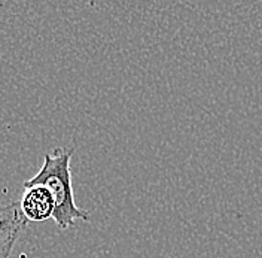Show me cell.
<instances>
[{"mask_svg": "<svg viewBox=\"0 0 262 258\" xmlns=\"http://www.w3.org/2000/svg\"><path fill=\"white\" fill-rule=\"evenodd\" d=\"M19 206L24 216L32 223H43L54 216L55 202L47 187L34 185L24 188Z\"/></svg>", "mask_w": 262, "mask_h": 258, "instance_id": "obj_3", "label": "cell"}, {"mask_svg": "<svg viewBox=\"0 0 262 258\" xmlns=\"http://www.w3.org/2000/svg\"><path fill=\"white\" fill-rule=\"evenodd\" d=\"M29 220L24 216L19 203L0 208V258H9L16 241L27 228Z\"/></svg>", "mask_w": 262, "mask_h": 258, "instance_id": "obj_2", "label": "cell"}, {"mask_svg": "<svg viewBox=\"0 0 262 258\" xmlns=\"http://www.w3.org/2000/svg\"><path fill=\"white\" fill-rule=\"evenodd\" d=\"M73 151L57 148L54 152H48L43 157L42 169L29 181L24 182V188L43 185L47 187L55 202L54 221L60 230H67L79 221H90V213L82 210L75 203L72 188V172L70 160Z\"/></svg>", "mask_w": 262, "mask_h": 258, "instance_id": "obj_1", "label": "cell"}]
</instances>
